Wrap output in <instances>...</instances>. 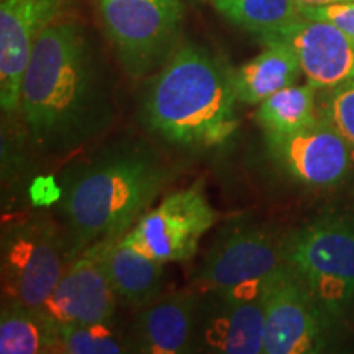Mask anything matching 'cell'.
<instances>
[{
	"label": "cell",
	"instance_id": "obj_1",
	"mask_svg": "<svg viewBox=\"0 0 354 354\" xmlns=\"http://www.w3.org/2000/svg\"><path fill=\"white\" fill-rule=\"evenodd\" d=\"M20 115L38 151L61 156L110 130L112 86L87 30L55 21L35 43L20 91Z\"/></svg>",
	"mask_w": 354,
	"mask_h": 354
},
{
	"label": "cell",
	"instance_id": "obj_2",
	"mask_svg": "<svg viewBox=\"0 0 354 354\" xmlns=\"http://www.w3.org/2000/svg\"><path fill=\"white\" fill-rule=\"evenodd\" d=\"M169 180L145 141L118 140L63 172L61 214L69 261L97 243L120 240Z\"/></svg>",
	"mask_w": 354,
	"mask_h": 354
},
{
	"label": "cell",
	"instance_id": "obj_3",
	"mask_svg": "<svg viewBox=\"0 0 354 354\" xmlns=\"http://www.w3.org/2000/svg\"><path fill=\"white\" fill-rule=\"evenodd\" d=\"M232 69L209 48L184 43L145 82L140 120L176 146H215L236 131Z\"/></svg>",
	"mask_w": 354,
	"mask_h": 354
},
{
	"label": "cell",
	"instance_id": "obj_4",
	"mask_svg": "<svg viewBox=\"0 0 354 354\" xmlns=\"http://www.w3.org/2000/svg\"><path fill=\"white\" fill-rule=\"evenodd\" d=\"M282 253L335 320L354 310V216L325 215L282 236Z\"/></svg>",
	"mask_w": 354,
	"mask_h": 354
},
{
	"label": "cell",
	"instance_id": "obj_5",
	"mask_svg": "<svg viewBox=\"0 0 354 354\" xmlns=\"http://www.w3.org/2000/svg\"><path fill=\"white\" fill-rule=\"evenodd\" d=\"M104 37L123 73L149 77L180 46L183 0H94Z\"/></svg>",
	"mask_w": 354,
	"mask_h": 354
},
{
	"label": "cell",
	"instance_id": "obj_6",
	"mask_svg": "<svg viewBox=\"0 0 354 354\" xmlns=\"http://www.w3.org/2000/svg\"><path fill=\"white\" fill-rule=\"evenodd\" d=\"M287 263L282 238L258 225L225 228L207 251L196 286L221 297H256Z\"/></svg>",
	"mask_w": 354,
	"mask_h": 354
},
{
	"label": "cell",
	"instance_id": "obj_7",
	"mask_svg": "<svg viewBox=\"0 0 354 354\" xmlns=\"http://www.w3.org/2000/svg\"><path fill=\"white\" fill-rule=\"evenodd\" d=\"M69 264L64 232L48 216H30L2 234L0 268L7 300L43 307Z\"/></svg>",
	"mask_w": 354,
	"mask_h": 354
},
{
	"label": "cell",
	"instance_id": "obj_8",
	"mask_svg": "<svg viewBox=\"0 0 354 354\" xmlns=\"http://www.w3.org/2000/svg\"><path fill=\"white\" fill-rule=\"evenodd\" d=\"M215 220L216 212L201 185H192L145 212L123 238L162 264L184 263L196 256Z\"/></svg>",
	"mask_w": 354,
	"mask_h": 354
},
{
	"label": "cell",
	"instance_id": "obj_9",
	"mask_svg": "<svg viewBox=\"0 0 354 354\" xmlns=\"http://www.w3.org/2000/svg\"><path fill=\"white\" fill-rule=\"evenodd\" d=\"M264 354H313L328 346L333 317L287 266L264 290Z\"/></svg>",
	"mask_w": 354,
	"mask_h": 354
},
{
	"label": "cell",
	"instance_id": "obj_10",
	"mask_svg": "<svg viewBox=\"0 0 354 354\" xmlns=\"http://www.w3.org/2000/svg\"><path fill=\"white\" fill-rule=\"evenodd\" d=\"M266 143L274 161L307 187H333L351 169V145L326 118L292 135H266Z\"/></svg>",
	"mask_w": 354,
	"mask_h": 354
},
{
	"label": "cell",
	"instance_id": "obj_11",
	"mask_svg": "<svg viewBox=\"0 0 354 354\" xmlns=\"http://www.w3.org/2000/svg\"><path fill=\"white\" fill-rule=\"evenodd\" d=\"M66 6L68 0H0V107L6 113L19 110L35 43Z\"/></svg>",
	"mask_w": 354,
	"mask_h": 354
},
{
	"label": "cell",
	"instance_id": "obj_12",
	"mask_svg": "<svg viewBox=\"0 0 354 354\" xmlns=\"http://www.w3.org/2000/svg\"><path fill=\"white\" fill-rule=\"evenodd\" d=\"M258 41H281L297 56L302 73L315 88H335L354 79V39L325 20L300 19Z\"/></svg>",
	"mask_w": 354,
	"mask_h": 354
},
{
	"label": "cell",
	"instance_id": "obj_13",
	"mask_svg": "<svg viewBox=\"0 0 354 354\" xmlns=\"http://www.w3.org/2000/svg\"><path fill=\"white\" fill-rule=\"evenodd\" d=\"M118 304L97 243L69 261L43 308L59 325H84L112 320Z\"/></svg>",
	"mask_w": 354,
	"mask_h": 354
},
{
	"label": "cell",
	"instance_id": "obj_14",
	"mask_svg": "<svg viewBox=\"0 0 354 354\" xmlns=\"http://www.w3.org/2000/svg\"><path fill=\"white\" fill-rule=\"evenodd\" d=\"M202 299L180 290L159 295L138 308L131 323V338L138 353L184 354L198 351Z\"/></svg>",
	"mask_w": 354,
	"mask_h": 354
},
{
	"label": "cell",
	"instance_id": "obj_15",
	"mask_svg": "<svg viewBox=\"0 0 354 354\" xmlns=\"http://www.w3.org/2000/svg\"><path fill=\"white\" fill-rule=\"evenodd\" d=\"M264 294L256 297H221L209 294L202 300L198 351L220 354L264 353Z\"/></svg>",
	"mask_w": 354,
	"mask_h": 354
},
{
	"label": "cell",
	"instance_id": "obj_16",
	"mask_svg": "<svg viewBox=\"0 0 354 354\" xmlns=\"http://www.w3.org/2000/svg\"><path fill=\"white\" fill-rule=\"evenodd\" d=\"M102 258L120 304L141 308L161 295L165 264L125 238L102 243Z\"/></svg>",
	"mask_w": 354,
	"mask_h": 354
},
{
	"label": "cell",
	"instance_id": "obj_17",
	"mask_svg": "<svg viewBox=\"0 0 354 354\" xmlns=\"http://www.w3.org/2000/svg\"><path fill=\"white\" fill-rule=\"evenodd\" d=\"M264 50L232 69V86L238 102L259 105L282 88L299 81L300 63L295 53L281 41H263Z\"/></svg>",
	"mask_w": 354,
	"mask_h": 354
},
{
	"label": "cell",
	"instance_id": "obj_18",
	"mask_svg": "<svg viewBox=\"0 0 354 354\" xmlns=\"http://www.w3.org/2000/svg\"><path fill=\"white\" fill-rule=\"evenodd\" d=\"M59 323L43 307L7 300L0 312V353H57Z\"/></svg>",
	"mask_w": 354,
	"mask_h": 354
},
{
	"label": "cell",
	"instance_id": "obj_19",
	"mask_svg": "<svg viewBox=\"0 0 354 354\" xmlns=\"http://www.w3.org/2000/svg\"><path fill=\"white\" fill-rule=\"evenodd\" d=\"M315 92L312 84L289 86L259 104L256 122L266 135H292L317 122Z\"/></svg>",
	"mask_w": 354,
	"mask_h": 354
},
{
	"label": "cell",
	"instance_id": "obj_20",
	"mask_svg": "<svg viewBox=\"0 0 354 354\" xmlns=\"http://www.w3.org/2000/svg\"><path fill=\"white\" fill-rule=\"evenodd\" d=\"M212 7L238 28L256 38L272 33L300 19V6L295 0H209Z\"/></svg>",
	"mask_w": 354,
	"mask_h": 354
},
{
	"label": "cell",
	"instance_id": "obj_21",
	"mask_svg": "<svg viewBox=\"0 0 354 354\" xmlns=\"http://www.w3.org/2000/svg\"><path fill=\"white\" fill-rule=\"evenodd\" d=\"M136 351L131 331L127 333L115 322L84 323V325H59L57 353L68 354H120Z\"/></svg>",
	"mask_w": 354,
	"mask_h": 354
},
{
	"label": "cell",
	"instance_id": "obj_22",
	"mask_svg": "<svg viewBox=\"0 0 354 354\" xmlns=\"http://www.w3.org/2000/svg\"><path fill=\"white\" fill-rule=\"evenodd\" d=\"M325 118L342 133L354 149V79L331 88Z\"/></svg>",
	"mask_w": 354,
	"mask_h": 354
},
{
	"label": "cell",
	"instance_id": "obj_23",
	"mask_svg": "<svg viewBox=\"0 0 354 354\" xmlns=\"http://www.w3.org/2000/svg\"><path fill=\"white\" fill-rule=\"evenodd\" d=\"M300 15L305 19L330 21L354 39V2L331 3V6L322 7H300Z\"/></svg>",
	"mask_w": 354,
	"mask_h": 354
},
{
	"label": "cell",
	"instance_id": "obj_24",
	"mask_svg": "<svg viewBox=\"0 0 354 354\" xmlns=\"http://www.w3.org/2000/svg\"><path fill=\"white\" fill-rule=\"evenodd\" d=\"M30 197L37 205H50L59 202L61 185L53 177H38L30 187Z\"/></svg>",
	"mask_w": 354,
	"mask_h": 354
},
{
	"label": "cell",
	"instance_id": "obj_25",
	"mask_svg": "<svg viewBox=\"0 0 354 354\" xmlns=\"http://www.w3.org/2000/svg\"><path fill=\"white\" fill-rule=\"evenodd\" d=\"M300 7H322L331 6V3H343V2H354V0H295Z\"/></svg>",
	"mask_w": 354,
	"mask_h": 354
}]
</instances>
